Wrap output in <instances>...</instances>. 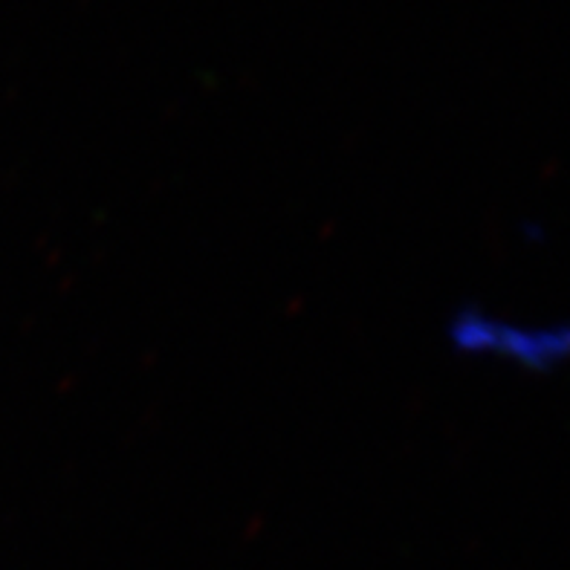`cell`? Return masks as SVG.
Masks as SVG:
<instances>
[{
    "mask_svg": "<svg viewBox=\"0 0 570 570\" xmlns=\"http://www.w3.org/2000/svg\"><path fill=\"white\" fill-rule=\"evenodd\" d=\"M446 342L466 360L499 362L524 374H553L570 365V318L521 322L466 304L446 322Z\"/></svg>",
    "mask_w": 570,
    "mask_h": 570,
    "instance_id": "6da1fadb",
    "label": "cell"
}]
</instances>
